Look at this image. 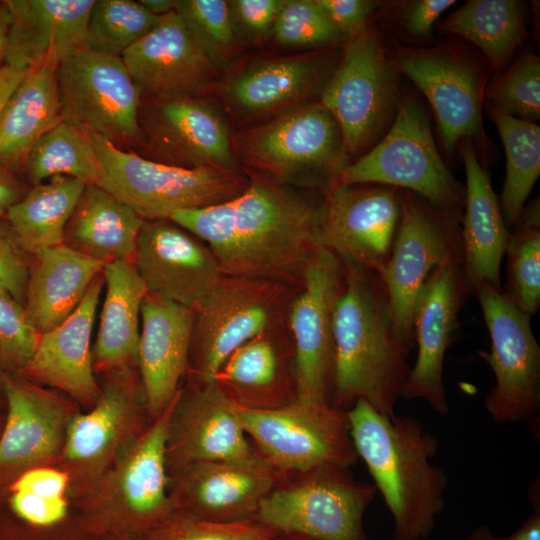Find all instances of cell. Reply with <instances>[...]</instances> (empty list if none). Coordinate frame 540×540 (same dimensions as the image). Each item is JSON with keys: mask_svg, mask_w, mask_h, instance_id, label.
Listing matches in <instances>:
<instances>
[{"mask_svg": "<svg viewBox=\"0 0 540 540\" xmlns=\"http://www.w3.org/2000/svg\"><path fill=\"white\" fill-rule=\"evenodd\" d=\"M248 439L226 393L215 382L197 383L189 392H179L170 420L167 466L260 459Z\"/></svg>", "mask_w": 540, "mask_h": 540, "instance_id": "obj_20", "label": "cell"}, {"mask_svg": "<svg viewBox=\"0 0 540 540\" xmlns=\"http://www.w3.org/2000/svg\"><path fill=\"white\" fill-rule=\"evenodd\" d=\"M278 534L255 519L218 522L175 509L139 540H273Z\"/></svg>", "mask_w": 540, "mask_h": 540, "instance_id": "obj_43", "label": "cell"}, {"mask_svg": "<svg viewBox=\"0 0 540 540\" xmlns=\"http://www.w3.org/2000/svg\"><path fill=\"white\" fill-rule=\"evenodd\" d=\"M487 111L499 132L506 156L500 208L505 224L514 226L540 175V127L489 105Z\"/></svg>", "mask_w": 540, "mask_h": 540, "instance_id": "obj_38", "label": "cell"}, {"mask_svg": "<svg viewBox=\"0 0 540 540\" xmlns=\"http://www.w3.org/2000/svg\"><path fill=\"white\" fill-rule=\"evenodd\" d=\"M397 74L374 28L345 42L319 102L338 124L349 156L371 146L391 126L400 102Z\"/></svg>", "mask_w": 540, "mask_h": 540, "instance_id": "obj_9", "label": "cell"}, {"mask_svg": "<svg viewBox=\"0 0 540 540\" xmlns=\"http://www.w3.org/2000/svg\"><path fill=\"white\" fill-rule=\"evenodd\" d=\"M214 382L233 402L248 409H277L297 400L294 366L267 332L236 349Z\"/></svg>", "mask_w": 540, "mask_h": 540, "instance_id": "obj_32", "label": "cell"}, {"mask_svg": "<svg viewBox=\"0 0 540 540\" xmlns=\"http://www.w3.org/2000/svg\"><path fill=\"white\" fill-rule=\"evenodd\" d=\"M175 509L218 522L255 519L264 497L281 474L262 458L247 461H208L178 469Z\"/></svg>", "mask_w": 540, "mask_h": 540, "instance_id": "obj_23", "label": "cell"}, {"mask_svg": "<svg viewBox=\"0 0 540 540\" xmlns=\"http://www.w3.org/2000/svg\"><path fill=\"white\" fill-rule=\"evenodd\" d=\"M9 503L15 517L30 529L56 527L66 518L68 511L64 497L22 491H13Z\"/></svg>", "mask_w": 540, "mask_h": 540, "instance_id": "obj_49", "label": "cell"}, {"mask_svg": "<svg viewBox=\"0 0 540 540\" xmlns=\"http://www.w3.org/2000/svg\"><path fill=\"white\" fill-rule=\"evenodd\" d=\"M337 64L325 53L263 59L228 83L227 98L245 116L283 112L321 95Z\"/></svg>", "mask_w": 540, "mask_h": 540, "instance_id": "obj_29", "label": "cell"}, {"mask_svg": "<svg viewBox=\"0 0 540 540\" xmlns=\"http://www.w3.org/2000/svg\"><path fill=\"white\" fill-rule=\"evenodd\" d=\"M347 417L354 448L394 522V540H424L444 508L448 477L432 464L439 443L413 415L387 417L357 400Z\"/></svg>", "mask_w": 540, "mask_h": 540, "instance_id": "obj_3", "label": "cell"}, {"mask_svg": "<svg viewBox=\"0 0 540 540\" xmlns=\"http://www.w3.org/2000/svg\"><path fill=\"white\" fill-rule=\"evenodd\" d=\"M86 184L57 176L32 186L10 207L6 220L32 256L63 244L66 225Z\"/></svg>", "mask_w": 540, "mask_h": 540, "instance_id": "obj_36", "label": "cell"}, {"mask_svg": "<svg viewBox=\"0 0 540 540\" xmlns=\"http://www.w3.org/2000/svg\"><path fill=\"white\" fill-rule=\"evenodd\" d=\"M103 288L102 272L75 311L60 325L40 334L22 374L80 402L97 401L100 391L94 376L91 337Z\"/></svg>", "mask_w": 540, "mask_h": 540, "instance_id": "obj_27", "label": "cell"}, {"mask_svg": "<svg viewBox=\"0 0 540 540\" xmlns=\"http://www.w3.org/2000/svg\"><path fill=\"white\" fill-rule=\"evenodd\" d=\"M0 540H7V531H6V529L0 530Z\"/></svg>", "mask_w": 540, "mask_h": 540, "instance_id": "obj_60", "label": "cell"}, {"mask_svg": "<svg viewBox=\"0 0 540 540\" xmlns=\"http://www.w3.org/2000/svg\"><path fill=\"white\" fill-rule=\"evenodd\" d=\"M194 310L147 295L141 308L137 366L149 413L176 398L190 361Z\"/></svg>", "mask_w": 540, "mask_h": 540, "instance_id": "obj_26", "label": "cell"}, {"mask_svg": "<svg viewBox=\"0 0 540 540\" xmlns=\"http://www.w3.org/2000/svg\"><path fill=\"white\" fill-rule=\"evenodd\" d=\"M284 0L228 1L236 39L254 41L272 29Z\"/></svg>", "mask_w": 540, "mask_h": 540, "instance_id": "obj_48", "label": "cell"}, {"mask_svg": "<svg viewBox=\"0 0 540 540\" xmlns=\"http://www.w3.org/2000/svg\"><path fill=\"white\" fill-rule=\"evenodd\" d=\"M540 493L539 480L530 485L529 498L534 511L525 519L516 531L505 537L495 536L489 527L479 526L464 540H540Z\"/></svg>", "mask_w": 540, "mask_h": 540, "instance_id": "obj_53", "label": "cell"}, {"mask_svg": "<svg viewBox=\"0 0 540 540\" xmlns=\"http://www.w3.org/2000/svg\"><path fill=\"white\" fill-rule=\"evenodd\" d=\"M469 293L462 260L448 261L429 274L412 309L417 357L401 398L423 400L440 415L450 408L443 382L444 358L456 338L459 311Z\"/></svg>", "mask_w": 540, "mask_h": 540, "instance_id": "obj_18", "label": "cell"}, {"mask_svg": "<svg viewBox=\"0 0 540 540\" xmlns=\"http://www.w3.org/2000/svg\"><path fill=\"white\" fill-rule=\"evenodd\" d=\"M402 190L333 182L321 203V245L341 261L378 274L386 266L401 214Z\"/></svg>", "mask_w": 540, "mask_h": 540, "instance_id": "obj_15", "label": "cell"}, {"mask_svg": "<svg viewBox=\"0 0 540 540\" xmlns=\"http://www.w3.org/2000/svg\"><path fill=\"white\" fill-rule=\"evenodd\" d=\"M141 93L159 99L198 97L216 67L172 11L121 56Z\"/></svg>", "mask_w": 540, "mask_h": 540, "instance_id": "obj_21", "label": "cell"}, {"mask_svg": "<svg viewBox=\"0 0 540 540\" xmlns=\"http://www.w3.org/2000/svg\"><path fill=\"white\" fill-rule=\"evenodd\" d=\"M112 373L93 409L68 421L63 450L70 461L91 463L103 458L131 420L135 407L131 368Z\"/></svg>", "mask_w": 540, "mask_h": 540, "instance_id": "obj_35", "label": "cell"}, {"mask_svg": "<svg viewBox=\"0 0 540 540\" xmlns=\"http://www.w3.org/2000/svg\"><path fill=\"white\" fill-rule=\"evenodd\" d=\"M139 120L143 139L146 135L172 165L237 172L226 119L211 102L199 97L159 99Z\"/></svg>", "mask_w": 540, "mask_h": 540, "instance_id": "obj_22", "label": "cell"}, {"mask_svg": "<svg viewBox=\"0 0 540 540\" xmlns=\"http://www.w3.org/2000/svg\"><path fill=\"white\" fill-rule=\"evenodd\" d=\"M105 296L95 343L94 370L116 371L137 365L141 308L148 295L132 261H114L103 268Z\"/></svg>", "mask_w": 540, "mask_h": 540, "instance_id": "obj_31", "label": "cell"}, {"mask_svg": "<svg viewBox=\"0 0 540 540\" xmlns=\"http://www.w3.org/2000/svg\"><path fill=\"white\" fill-rule=\"evenodd\" d=\"M102 540H139L138 538L117 537V536H101Z\"/></svg>", "mask_w": 540, "mask_h": 540, "instance_id": "obj_59", "label": "cell"}, {"mask_svg": "<svg viewBox=\"0 0 540 540\" xmlns=\"http://www.w3.org/2000/svg\"><path fill=\"white\" fill-rule=\"evenodd\" d=\"M16 174L0 166V217L5 218L12 205L26 193Z\"/></svg>", "mask_w": 540, "mask_h": 540, "instance_id": "obj_54", "label": "cell"}, {"mask_svg": "<svg viewBox=\"0 0 540 540\" xmlns=\"http://www.w3.org/2000/svg\"><path fill=\"white\" fill-rule=\"evenodd\" d=\"M32 258L6 218L0 217V288L23 306Z\"/></svg>", "mask_w": 540, "mask_h": 540, "instance_id": "obj_47", "label": "cell"}, {"mask_svg": "<svg viewBox=\"0 0 540 540\" xmlns=\"http://www.w3.org/2000/svg\"><path fill=\"white\" fill-rule=\"evenodd\" d=\"M390 60L426 96L447 152L482 139L485 76L474 61L446 47L401 49Z\"/></svg>", "mask_w": 540, "mask_h": 540, "instance_id": "obj_16", "label": "cell"}, {"mask_svg": "<svg viewBox=\"0 0 540 540\" xmlns=\"http://www.w3.org/2000/svg\"><path fill=\"white\" fill-rule=\"evenodd\" d=\"M272 34L279 45L291 48H319L347 41L316 0H284Z\"/></svg>", "mask_w": 540, "mask_h": 540, "instance_id": "obj_44", "label": "cell"}, {"mask_svg": "<svg viewBox=\"0 0 540 540\" xmlns=\"http://www.w3.org/2000/svg\"><path fill=\"white\" fill-rule=\"evenodd\" d=\"M509 234L505 254L506 283L503 296L531 316L540 307V211L539 201L524 206Z\"/></svg>", "mask_w": 540, "mask_h": 540, "instance_id": "obj_40", "label": "cell"}, {"mask_svg": "<svg viewBox=\"0 0 540 540\" xmlns=\"http://www.w3.org/2000/svg\"><path fill=\"white\" fill-rule=\"evenodd\" d=\"M146 10L155 16L161 17L175 11L177 0H139Z\"/></svg>", "mask_w": 540, "mask_h": 540, "instance_id": "obj_57", "label": "cell"}, {"mask_svg": "<svg viewBox=\"0 0 540 540\" xmlns=\"http://www.w3.org/2000/svg\"><path fill=\"white\" fill-rule=\"evenodd\" d=\"M23 172L32 186L57 176L95 184L98 161L90 134L61 120L34 144L26 158Z\"/></svg>", "mask_w": 540, "mask_h": 540, "instance_id": "obj_39", "label": "cell"}, {"mask_svg": "<svg viewBox=\"0 0 540 540\" xmlns=\"http://www.w3.org/2000/svg\"><path fill=\"white\" fill-rule=\"evenodd\" d=\"M10 12L5 1H0V68L6 64Z\"/></svg>", "mask_w": 540, "mask_h": 540, "instance_id": "obj_56", "label": "cell"}, {"mask_svg": "<svg viewBox=\"0 0 540 540\" xmlns=\"http://www.w3.org/2000/svg\"><path fill=\"white\" fill-rule=\"evenodd\" d=\"M62 120L56 68L28 71L0 122V166L16 174L38 139Z\"/></svg>", "mask_w": 540, "mask_h": 540, "instance_id": "obj_34", "label": "cell"}, {"mask_svg": "<svg viewBox=\"0 0 540 540\" xmlns=\"http://www.w3.org/2000/svg\"><path fill=\"white\" fill-rule=\"evenodd\" d=\"M377 490L350 468L322 465L281 475L255 520L281 535L309 540H366L363 517Z\"/></svg>", "mask_w": 540, "mask_h": 540, "instance_id": "obj_5", "label": "cell"}, {"mask_svg": "<svg viewBox=\"0 0 540 540\" xmlns=\"http://www.w3.org/2000/svg\"><path fill=\"white\" fill-rule=\"evenodd\" d=\"M62 120L111 142H140L141 91L121 57L87 48L56 68Z\"/></svg>", "mask_w": 540, "mask_h": 540, "instance_id": "obj_13", "label": "cell"}, {"mask_svg": "<svg viewBox=\"0 0 540 540\" xmlns=\"http://www.w3.org/2000/svg\"><path fill=\"white\" fill-rule=\"evenodd\" d=\"M40 334L24 306L0 288V365L6 373L22 372L32 358Z\"/></svg>", "mask_w": 540, "mask_h": 540, "instance_id": "obj_46", "label": "cell"}, {"mask_svg": "<svg viewBox=\"0 0 540 540\" xmlns=\"http://www.w3.org/2000/svg\"><path fill=\"white\" fill-rule=\"evenodd\" d=\"M144 219L100 188L86 184L66 225L63 244L105 264L132 261Z\"/></svg>", "mask_w": 540, "mask_h": 540, "instance_id": "obj_33", "label": "cell"}, {"mask_svg": "<svg viewBox=\"0 0 540 540\" xmlns=\"http://www.w3.org/2000/svg\"><path fill=\"white\" fill-rule=\"evenodd\" d=\"M461 155L466 173L465 211L460 229L463 274L470 293L484 284L502 291L500 266L510 233L473 142L461 141Z\"/></svg>", "mask_w": 540, "mask_h": 540, "instance_id": "obj_28", "label": "cell"}, {"mask_svg": "<svg viewBox=\"0 0 540 540\" xmlns=\"http://www.w3.org/2000/svg\"><path fill=\"white\" fill-rule=\"evenodd\" d=\"M346 40L367 28V21L377 7L369 0H316Z\"/></svg>", "mask_w": 540, "mask_h": 540, "instance_id": "obj_50", "label": "cell"}, {"mask_svg": "<svg viewBox=\"0 0 540 540\" xmlns=\"http://www.w3.org/2000/svg\"><path fill=\"white\" fill-rule=\"evenodd\" d=\"M336 183L379 184L410 191L431 206L459 214L464 191L443 162L429 118L415 100L399 102L395 118L382 139L350 163Z\"/></svg>", "mask_w": 540, "mask_h": 540, "instance_id": "obj_6", "label": "cell"}, {"mask_svg": "<svg viewBox=\"0 0 540 540\" xmlns=\"http://www.w3.org/2000/svg\"><path fill=\"white\" fill-rule=\"evenodd\" d=\"M10 12L6 64L57 68L85 48L94 0H5Z\"/></svg>", "mask_w": 540, "mask_h": 540, "instance_id": "obj_24", "label": "cell"}, {"mask_svg": "<svg viewBox=\"0 0 540 540\" xmlns=\"http://www.w3.org/2000/svg\"><path fill=\"white\" fill-rule=\"evenodd\" d=\"M289 312L297 400L331 403L333 312L344 283L340 258L321 246L307 262Z\"/></svg>", "mask_w": 540, "mask_h": 540, "instance_id": "obj_14", "label": "cell"}, {"mask_svg": "<svg viewBox=\"0 0 540 540\" xmlns=\"http://www.w3.org/2000/svg\"><path fill=\"white\" fill-rule=\"evenodd\" d=\"M69 478L60 470L35 467L22 472L11 485V490L47 497H64Z\"/></svg>", "mask_w": 540, "mask_h": 540, "instance_id": "obj_51", "label": "cell"}, {"mask_svg": "<svg viewBox=\"0 0 540 540\" xmlns=\"http://www.w3.org/2000/svg\"><path fill=\"white\" fill-rule=\"evenodd\" d=\"M235 413L259 456L281 475L322 465L351 468L358 455L347 410L328 402H303L254 410L234 402Z\"/></svg>", "mask_w": 540, "mask_h": 540, "instance_id": "obj_8", "label": "cell"}, {"mask_svg": "<svg viewBox=\"0 0 540 540\" xmlns=\"http://www.w3.org/2000/svg\"><path fill=\"white\" fill-rule=\"evenodd\" d=\"M441 30L477 46L489 67L500 71L524 38L523 4L516 0H470L441 24Z\"/></svg>", "mask_w": 540, "mask_h": 540, "instance_id": "obj_37", "label": "cell"}, {"mask_svg": "<svg viewBox=\"0 0 540 540\" xmlns=\"http://www.w3.org/2000/svg\"><path fill=\"white\" fill-rule=\"evenodd\" d=\"M271 285L223 275L194 310L190 355L197 383H213L236 349L267 332L274 309Z\"/></svg>", "mask_w": 540, "mask_h": 540, "instance_id": "obj_17", "label": "cell"}, {"mask_svg": "<svg viewBox=\"0 0 540 540\" xmlns=\"http://www.w3.org/2000/svg\"><path fill=\"white\" fill-rule=\"evenodd\" d=\"M169 219L210 248L224 276L270 282L302 277L322 246L321 204L264 178L251 179L225 202L178 211Z\"/></svg>", "mask_w": 540, "mask_h": 540, "instance_id": "obj_1", "label": "cell"}, {"mask_svg": "<svg viewBox=\"0 0 540 540\" xmlns=\"http://www.w3.org/2000/svg\"><path fill=\"white\" fill-rule=\"evenodd\" d=\"M98 161L96 185L144 220L169 219L182 210L225 202L247 185L237 172L215 167H182L146 159L89 133Z\"/></svg>", "mask_w": 540, "mask_h": 540, "instance_id": "obj_4", "label": "cell"}, {"mask_svg": "<svg viewBox=\"0 0 540 540\" xmlns=\"http://www.w3.org/2000/svg\"><path fill=\"white\" fill-rule=\"evenodd\" d=\"M175 11L215 67L222 66L237 40L228 1L177 0Z\"/></svg>", "mask_w": 540, "mask_h": 540, "instance_id": "obj_45", "label": "cell"}, {"mask_svg": "<svg viewBox=\"0 0 540 540\" xmlns=\"http://www.w3.org/2000/svg\"><path fill=\"white\" fill-rule=\"evenodd\" d=\"M104 266L64 244L33 255L24 309L34 329L43 334L66 320Z\"/></svg>", "mask_w": 540, "mask_h": 540, "instance_id": "obj_30", "label": "cell"}, {"mask_svg": "<svg viewBox=\"0 0 540 540\" xmlns=\"http://www.w3.org/2000/svg\"><path fill=\"white\" fill-rule=\"evenodd\" d=\"M7 416L0 434V477L49 460L64 446L68 407L55 394L6 373ZM19 474V475H20Z\"/></svg>", "mask_w": 540, "mask_h": 540, "instance_id": "obj_25", "label": "cell"}, {"mask_svg": "<svg viewBox=\"0 0 540 540\" xmlns=\"http://www.w3.org/2000/svg\"><path fill=\"white\" fill-rule=\"evenodd\" d=\"M178 395L126 449L112 479L115 496L89 509L85 529L139 539L175 510L168 493L167 442Z\"/></svg>", "mask_w": 540, "mask_h": 540, "instance_id": "obj_11", "label": "cell"}, {"mask_svg": "<svg viewBox=\"0 0 540 540\" xmlns=\"http://www.w3.org/2000/svg\"><path fill=\"white\" fill-rule=\"evenodd\" d=\"M455 3V0L413 1L404 13V26L414 36H429L438 18Z\"/></svg>", "mask_w": 540, "mask_h": 540, "instance_id": "obj_52", "label": "cell"}, {"mask_svg": "<svg viewBox=\"0 0 540 540\" xmlns=\"http://www.w3.org/2000/svg\"><path fill=\"white\" fill-rule=\"evenodd\" d=\"M7 540H24V539H21L15 535H12V534H7Z\"/></svg>", "mask_w": 540, "mask_h": 540, "instance_id": "obj_61", "label": "cell"}, {"mask_svg": "<svg viewBox=\"0 0 540 540\" xmlns=\"http://www.w3.org/2000/svg\"><path fill=\"white\" fill-rule=\"evenodd\" d=\"M133 263L149 296L192 310L223 276L210 248L170 219L144 220Z\"/></svg>", "mask_w": 540, "mask_h": 540, "instance_id": "obj_19", "label": "cell"}, {"mask_svg": "<svg viewBox=\"0 0 540 540\" xmlns=\"http://www.w3.org/2000/svg\"><path fill=\"white\" fill-rule=\"evenodd\" d=\"M474 294L490 336V351H479L495 383L485 398V408L498 424L526 423L539 438L540 347L531 328V316L517 309L501 291L487 284Z\"/></svg>", "mask_w": 540, "mask_h": 540, "instance_id": "obj_10", "label": "cell"}, {"mask_svg": "<svg viewBox=\"0 0 540 540\" xmlns=\"http://www.w3.org/2000/svg\"><path fill=\"white\" fill-rule=\"evenodd\" d=\"M344 283L333 312L331 404L364 400L392 417L409 373L411 351L397 336L379 274L342 261Z\"/></svg>", "mask_w": 540, "mask_h": 540, "instance_id": "obj_2", "label": "cell"}, {"mask_svg": "<svg viewBox=\"0 0 540 540\" xmlns=\"http://www.w3.org/2000/svg\"><path fill=\"white\" fill-rule=\"evenodd\" d=\"M459 216L402 190L401 214L391 254L379 276L387 292L397 336L410 350L414 346L412 309L419 289L436 267L462 260Z\"/></svg>", "mask_w": 540, "mask_h": 540, "instance_id": "obj_12", "label": "cell"}, {"mask_svg": "<svg viewBox=\"0 0 540 540\" xmlns=\"http://www.w3.org/2000/svg\"><path fill=\"white\" fill-rule=\"evenodd\" d=\"M273 540H309V539L278 534Z\"/></svg>", "mask_w": 540, "mask_h": 540, "instance_id": "obj_58", "label": "cell"}, {"mask_svg": "<svg viewBox=\"0 0 540 540\" xmlns=\"http://www.w3.org/2000/svg\"><path fill=\"white\" fill-rule=\"evenodd\" d=\"M488 105L514 118L535 123L540 118V60L522 55L484 91Z\"/></svg>", "mask_w": 540, "mask_h": 540, "instance_id": "obj_42", "label": "cell"}, {"mask_svg": "<svg viewBox=\"0 0 540 540\" xmlns=\"http://www.w3.org/2000/svg\"><path fill=\"white\" fill-rule=\"evenodd\" d=\"M28 73V70L5 64L0 68V122L14 92Z\"/></svg>", "mask_w": 540, "mask_h": 540, "instance_id": "obj_55", "label": "cell"}, {"mask_svg": "<svg viewBox=\"0 0 540 540\" xmlns=\"http://www.w3.org/2000/svg\"><path fill=\"white\" fill-rule=\"evenodd\" d=\"M5 374H6V372L2 369V367L0 365V386H1V382H2V379H3Z\"/></svg>", "mask_w": 540, "mask_h": 540, "instance_id": "obj_62", "label": "cell"}, {"mask_svg": "<svg viewBox=\"0 0 540 540\" xmlns=\"http://www.w3.org/2000/svg\"><path fill=\"white\" fill-rule=\"evenodd\" d=\"M159 18L138 1L94 0L88 19L85 48L121 57L157 24Z\"/></svg>", "mask_w": 540, "mask_h": 540, "instance_id": "obj_41", "label": "cell"}, {"mask_svg": "<svg viewBox=\"0 0 540 540\" xmlns=\"http://www.w3.org/2000/svg\"><path fill=\"white\" fill-rule=\"evenodd\" d=\"M231 139L234 155L280 181L302 179L326 189L350 164L340 128L319 101L285 110Z\"/></svg>", "mask_w": 540, "mask_h": 540, "instance_id": "obj_7", "label": "cell"}]
</instances>
